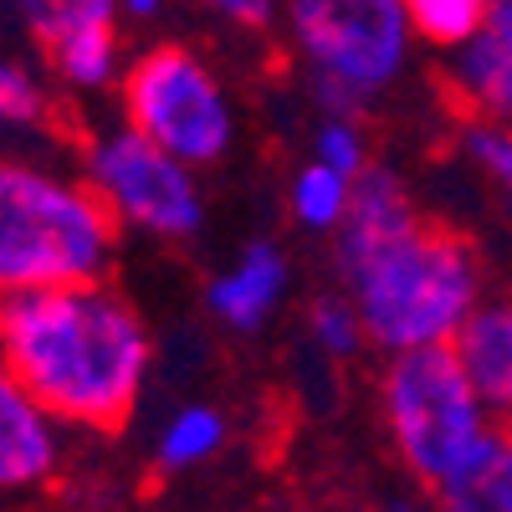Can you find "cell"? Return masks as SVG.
Instances as JSON below:
<instances>
[{"instance_id": "6da1fadb", "label": "cell", "mask_w": 512, "mask_h": 512, "mask_svg": "<svg viewBox=\"0 0 512 512\" xmlns=\"http://www.w3.org/2000/svg\"><path fill=\"white\" fill-rule=\"evenodd\" d=\"M0 359L57 425L118 431L139 410L154 344L139 308L98 277L0 297Z\"/></svg>"}, {"instance_id": "7a4b0ae2", "label": "cell", "mask_w": 512, "mask_h": 512, "mask_svg": "<svg viewBox=\"0 0 512 512\" xmlns=\"http://www.w3.org/2000/svg\"><path fill=\"white\" fill-rule=\"evenodd\" d=\"M338 272L364 338L384 354L446 349L482 303L477 251L425 216L384 241L338 246Z\"/></svg>"}, {"instance_id": "3957f363", "label": "cell", "mask_w": 512, "mask_h": 512, "mask_svg": "<svg viewBox=\"0 0 512 512\" xmlns=\"http://www.w3.org/2000/svg\"><path fill=\"white\" fill-rule=\"evenodd\" d=\"M118 226L88 180L47 164L0 159V297L98 282Z\"/></svg>"}, {"instance_id": "277c9868", "label": "cell", "mask_w": 512, "mask_h": 512, "mask_svg": "<svg viewBox=\"0 0 512 512\" xmlns=\"http://www.w3.org/2000/svg\"><path fill=\"white\" fill-rule=\"evenodd\" d=\"M282 21L323 113H359L390 93L420 41L405 0H282Z\"/></svg>"}, {"instance_id": "5b68a950", "label": "cell", "mask_w": 512, "mask_h": 512, "mask_svg": "<svg viewBox=\"0 0 512 512\" xmlns=\"http://www.w3.org/2000/svg\"><path fill=\"white\" fill-rule=\"evenodd\" d=\"M379 410L400 461L425 487H441L492 431V410L451 344L390 354V369L379 379Z\"/></svg>"}, {"instance_id": "8992f818", "label": "cell", "mask_w": 512, "mask_h": 512, "mask_svg": "<svg viewBox=\"0 0 512 512\" xmlns=\"http://www.w3.org/2000/svg\"><path fill=\"white\" fill-rule=\"evenodd\" d=\"M123 123L169 149L180 164H221L236 144V103L221 72L190 47H149L123 67Z\"/></svg>"}, {"instance_id": "52a82bcc", "label": "cell", "mask_w": 512, "mask_h": 512, "mask_svg": "<svg viewBox=\"0 0 512 512\" xmlns=\"http://www.w3.org/2000/svg\"><path fill=\"white\" fill-rule=\"evenodd\" d=\"M82 164H88V185L108 205L113 226L159 241H185L205 226V195L195 169L144 139L139 128L118 123L98 134Z\"/></svg>"}, {"instance_id": "ba28073f", "label": "cell", "mask_w": 512, "mask_h": 512, "mask_svg": "<svg viewBox=\"0 0 512 512\" xmlns=\"http://www.w3.org/2000/svg\"><path fill=\"white\" fill-rule=\"evenodd\" d=\"M123 0H62L41 31L52 72L77 93H103L123 82Z\"/></svg>"}, {"instance_id": "9c48e42d", "label": "cell", "mask_w": 512, "mask_h": 512, "mask_svg": "<svg viewBox=\"0 0 512 512\" xmlns=\"http://www.w3.org/2000/svg\"><path fill=\"white\" fill-rule=\"evenodd\" d=\"M292 287V262L277 241H246L231 262L210 277L205 308L231 333H262L272 313L287 303Z\"/></svg>"}, {"instance_id": "30bf717a", "label": "cell", "mask_w": 512, "mask_h": 512, "mask_svg": "<svg viewBox=\"0 0 512 512\" xmlns=\"http://www.w3.org/2000/svg\"><path fill=\"white\" fill-rule=\"evenodd\" d=\"M62 425L36 405V395L0 359V492L41 487L62 461Z\"/></svg>"}, {"instance_id": "8fae6325", "label": "cell", "mask_w": 512, "mask_h": 512, "mask_svg": "<svg viewBox=\"0 0 512 512\" xmlns=\"http://www.w3.org/2000/svg\"><path fill=\"white\" fill-rule=\"evenodd\" d=\"M446 82L472 118L512 128V0H492L487 26L451 52Z\"/></svg>"}, {"instance_id": "7c38bea8", "label": "cell", "mask_w": 512, "mask_h": 512, "mask_svg": "<svg viewBox=\"0 0 512 512\" xmlns=\"http://www.w3.org/2000/svg\"><path fill=\"white\" fill-rule=\"evenodd\" d=\"M451 349L466 369V379L477 384V395L487 410L512 420V292L507 297H482L451 338Z\"/></svg>"}, {"instance_id": "4fadbf2b", "label": "cell", "mask_w": 512, "mask_h": 512, "mask_svg": "<svg viewBox=\"0 0 512 512\" xmlns=\"http://www.w3.org/2000/svg\"><path fill=\"white\" fill-rule=\"evenodd\" d=\"M436 512H512V436H507V425H492L477 441V451L436 487Z\"/></svg>"}, {"instance_id": "5bb4252c", "label": "cell", "mask_w": 512, "mask_h": 512, "mask_svg": "<svg viewBox=\"0 0 512 512\" xmlns=\"http://www.w3.org/2000/svg\"><path fill=\"white\" fill-rule=\"evenodd\" d=\"M415 221H420V210H415L410 185L395 175V169L369 164L364 175L354 180L349 216H344V226L333 231V241L338 246H369V241H384V236H395V231H405Z\"/></svg>"}, {"instance_id": "9a60e30c", "label": "cell", "mask_w": 512, "mask_h": 512, "mask_svg": "<svg viewBox=\"0 0 512 512\" xmlns=\"http://www.w3.org/2000/svg\"><path fill=\"white\" fill-rule=\"evenodd\" d=\"M226 436H231V425L216 405H180L159 425L154 461H159V472H195V466L216 461L226 451Z\"/></svg>"}, {"instance_id": "2e32d148", "label": "cell", "mask_w": 512, "mask_h": 512, "mask_svg": "<svg viewBox=\"0 0 512 512\" xmlns=\"http://www.w3.org/2000/svg\"><path fill=\"white\" fill-rule=\"evenodd\" d=\"M349 200H354V180L338 175V169L323 164V159L297 164L292 180H287V216L303 231H318V236H333L338 226H344Z\"/></svg>"}, {"instance_id": "e0dca14e", "label": "cell", "mask_w": 512, "mask_h": 512, "mask_svg": "<svg viewBox=\"0 0 512 512\" xmlns=\"http://www.w3.org/2000/svg\"><path fill=\"white\" fill-rule=\"evenodd\" d=\"M405 11H410V26L425 47L456 52L461 41H472L487 26L492 0H405Z\"/></svg>"}, {"instance_id": "ac0fdd59", "label": "cell", "mask_w": 512, "mask_h": 512, "mask_svg": "<svg viewBox=\"0 0 512 512\" xmlns=\"http://www.w3.org/2000/svg\"><path fill=\"white\" fill-rule=\"evenodd\" d=\"M308 338L323 359H354L369 338H364V323L349 303V292H333V297H318L308 308Z\"/></svg>"}, {"instance_id": "d6986e66", "label": "cell", "mask_w": 512, "mask_h": 512, "mask_svg": "<svg viewBox=\"0 0 512 512\" xmlns=\"http://www.w3.org/2000/svg\"><path fill=\"white\" fill-rule=\"evenodd\" d=\"M308 159H323V164L338 169V175L359 180L369 169V139L359 128V113H323L318 128H313V154Z\"/></svg>"}, {"instance_id": "ffe728a7", "label": "cell", "mask_w": 512, "mask_h": 512, "mask_svg": "<svg viewBox=\"0 0 512 512\" xmlns=\"http://www.w3.org/2000/svg\"><path fill=\"white\" fill-rule=\"evenodd\" d=\"M461 144H466V159H472L482 175L497 185V195L512 210V128L492 123V118H472V123H466V134H461Z\"/></svg>"}, {"instance_id": "44dd1931", "label": "cell", "mask_w": 512, "mask_h": 512, "mask_svg": "<svg viewBox=\"0 0 512 512\" xmlns=\"http://www.w3.org/2000/svg\"><path fill=\"white\" fill-rule=\"evenodd\" d=\"M47 118V88L26 62L0 57V128H36Z\"/></svg>"}, {"instance_id": "7402d4cb", "label": "cell", "mask_w": 512, "mask_h": 512, "mask_svg": "<svg viewBox=\"0 0 512 512\" xmlns=\"http://www.w3.org/2000/svg\"><path fill=\"white\" fill-rule=\"evenodd\" d=\"M200 6L236 31H262L282 16V0H200Z\"/></svg>"}, {"instance_id": "603a6c76", "label": "cell", "mask_w": 512, "mask_h": 512, "mask_svg": "<svg viewBox=\"0 0 512 512\" xmlns=\"http://www.w3.org/2000/svg\"><path fill=\"white\" fill-rule=\"evenodd\" d=\"M57 6H62V0H16V11H21V21L41 36V31H47V21L57 16Z\"/></svg>"}, {"instance_id": "cb8c5ba5", "label": "cell", "mask_w": 512, "mask_h": 512, "mask_svg": "<svg viewBox=\"0 0 512 512\" xmlns=\"http://www.w3.org/2000/svg\"><path fill=\"white\" fill-rule=\"evenodd\" d=\"M164 11V0H123V21H154Z\"/></svg>"}, {"instance_id": "d4e9b609", "label": "cell", "mask_w": 512, "mask_h": 512, "mask_svg": "<svg viewBox=\"0 0 512 512\" xmlns=\"http://www.w3.org/2000/svg\"><path fill=\"white\" fill-rule=\"evenodd\" d=\"M384 512H436V507H425L420 497H395V502H384Z\"/></svg>"}]
</instances>
